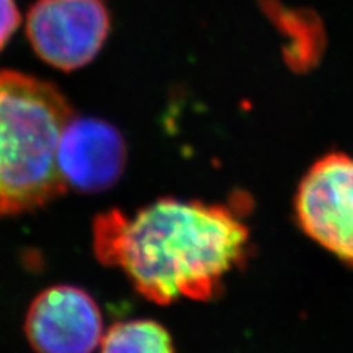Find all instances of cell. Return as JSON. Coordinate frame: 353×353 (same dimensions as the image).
Masks as SVG:
<instances>
[{
	"mask_svg": "<svg viewBox=\"0 0 353 353\" xmlns=\"http://www.w3.org/2000/svg\"><path fill=\"white\" fill-rule=\"evenodd\" d=\"M249 231L224 205L163 197L134 215L119 209L96 215L93 249L148 301H209L246 259Z\"/></svg>",
	"mask_w": 353,
	"mask_h": 353,
	"instance_id": "obj_1",
	"label": "cell"
},
{
	"mask_svg": "<svg viewBox=\"0 0 353 353\" xmlns=\"http://www.w3.org/2000/svg\"><path fill=\"white\" fill-rule=\"evenodd\" d=\"M72 117L57 85L0 71V216L34 211L68 189L58 148Z\"/></svg>",
	"mask_w": 353,
	"mask_h": 353,
	"instance_id": "obj_2",
	"label": "cell"
},
{
	"mask_svg": "<svg viewBox=\"0 0 353 353\" xmlns=\"http://www.w3.org/2000/svg\"><path fill=\"white\" fill-rule=\"evenodd\" d=\"M27 36L37 57L70 72L90 63L110 31L102 0H37L27 15Z\"/></svg>",
	"mask_w": 353,
	"mask_h": 353,
	"instance_id": "obj_3",
	"label": "cell"
},
{
	"mask_svg": "<svg viewBox=\"0 0 353 353\" xmlns=\"http://www.w3.org/2000/svg\"><path fill=\"white\" fill-rule=\"evenodd\" d=\"M294 209L305 233L353 267V158L328 153L307 170Z\"/></svg>",
	"mask_w": 353,
	"mask_h": 353,
	"instance_id": "obj_4",
	"label": "cell"
},
{
	"mask_svg": "<svg viewBox=\"0 0 353 353\" xmlns=\"http://www.w3.org/2000/svg\"><path fill=\"white\" fill-rule=\"evenodd\" d=\"M102 331L101 309L74 285L41 292L26 318V336L36 353H93L102 343Z\"/></svg>",
	"mask_w": 353,
	"mask_h": 353,
	"instance_id": "obj_5",
	"label": "cell"
},
{
	"mask_svg": "<svg viewBox=\"0 0 353 353\" xmlns=\"http://www.w3.org/2000/svg\"><path fill=\"white\" fill-rule=\"evenodd\" d=\"M127 163L121 132L99 118L72 117L58 148V165L66 185L81 193H101L114 187Z\"/></svg>",
	"mask_w": 353,
	"mask_h": 353,
	"instance_id": "obj_6",
	"label": "cell"
},
{
	"mask_svg": "<svg viewBox=\"0 0 353 353\" xmlns=\"http://www.w3.org/2000/svg\"><path fill=\"white\" fill-rule=\"evenodd\" d=\"M265 10L293 39L290 49L285 50L287 62L296 71H306L314 66L324 49V31L315 14L301 10H281L277 0H263Z\"/></svg>",
	"mask_w": 353,
	"mask_h": 353,
	"instance_id": "obj_7",
	"label": "cell"
},
{
	"mask_svg": "<svg viewBox=\"0 0 353 353\" xmlns=\"http://www.w3.org/2000/svg\"><path fill=\"white\" fill-rule=\"evenodd\" d=\"M101 353H174L167 328L152 319H131L108 330Z\"/></svg>",
	"mask_w": 353,
	"mask_h": 353,
	"instance_id": "obj_8",
	"label": "cell"
},
{
	"mask_svg": "<svg viewBox=\"0 0 353 353\" xmlns=\"http://www.w3.org/2000/svg\"><path fill=\"white\" fill-rule=\"evenodd\" d=\"M21 22L15 0H0V50L12 39Z\"/></svg>",
	"mask_w": 353,
	"mask_h": 353,
	"instance_id": "obj_9",
	"label": "cell"
}]
</instances>
